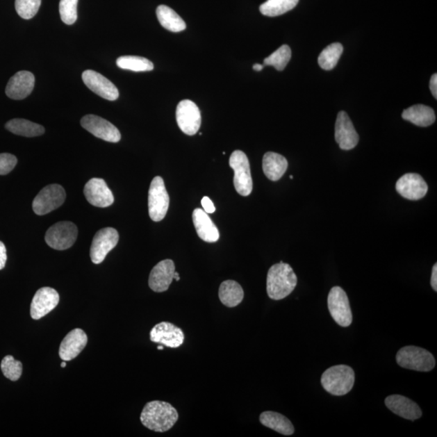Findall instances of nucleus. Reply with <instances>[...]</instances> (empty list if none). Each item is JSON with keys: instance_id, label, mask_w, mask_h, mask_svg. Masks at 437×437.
<instances>
[{"instance_id": "f257e3e1", "label": "nucleus", "mask_w": 437, "mask_h": 437, "mask_svg": "<svg viewBox=\"0 0 437 437\" xmlns=\"http://www.w3.org/2000/svg\"><path fill=\"white\" fill-rule=\"evenodd\" d=\"M179 412L169 402L151 401L147 402L141 412L140 421L147 429L165 433L178 422Z\"/></svg>"}, {"instance_id": "f03ea898", "label": "nucleus", "mask_w": 437, "mask_h": 437, "mask_svg": "<svg viewBox=\"0 0 437 437\" xmlns=\"http://www.w3.org/2000/svg\"><path fill=\"white\" fill-rule=\"evenodd\" d=\"M297 277L290 265L281 262L269 269L267 279L268 297L274 301L284 299L297 287Z\"/></svg>"}, {"instance_id": "7ed1b4c3", "label": "nucleus", "mask_w": 437, "mask_h": 437, "mask_svg": "<svg viewBox=\"0 0 437 437\" xmlns=\"http://www.w3.org/2000/svg\"><path fill=\"white\" fill-rule=\"evenodd\" d=\"M322 385L332 395L348 394L355 384V372L349 366L340 365L328 368L323 372Z\"/></svg>"}, {"instance_id": "20e7f679", "label": "nucleus", "mask_w": 437, "mask_h": 437, "mask_svg": "<svg viewBox=\"0 0 437 437\" xmlns=\"http://www.w3.org/2000/svg\"><path fill=\"white\" fill-rule=\"evenodd\" d=\"M396 361L402 368L418 372H430L436 366V360L431 353L415 346L401 348L397 353Z\"/></svg>"}, {"instance_id": "39448f33", "label": "nucleus", "mask_w": 437, "mask_h": 437, "mask_svg": "<svg viewBox=\"0 0 437 437\" xmlns=\"http://www.w3.org/2000/svg\"><path fill=\"white\" fill-rule=\"evenodd\" d=\"M229 165L234 171L233 184L237 192L248 196L253 190V180L248 157L242 151H234L230 156Z\"/></svg>"}, {"instance_id": "423d86ee", "label": "nucleus", "mask_w": 437, "mask_h": 437, "mask_svg": "<svg viewBox=\"0 0 437 437\" xmlns=\"http://www.w3.org/2000/svg\"><path fill=\"white\" fill-rule=\"evenodd\" d=\"M170 207V196L164 180L157 176L152 179L149 191V212L150 218L159 222L165 217Z\"/></svg>"}, {"instance_id": "0eeeda50", "label": "nucleus", "mask_w": 437, "mask_h": 437, "mask_svg": "<svg viewBox=\"0 0 437 437\" xmlns=\"http://www.w3.org/2000/svg\"><path fill=\"white\" fill-rule=\"evenodd\" d=\"M66 192L63 186L52 184L44 188L33 199V212L44 215L60 207L65 202Z\"/></svg>"}, {"instance_id": "6e6552de", "label": "nucleus", "mask_w": 437, "mask_h": 437, "mask_svg": "<svg viewBox=\"0 0 437 437\" xmlns=\"http://www.w3.org/2000/svg\"><path fill=\"white\" fill-rule=\"evenodd\" d=\"M78 236L76 225L70 221H62L51 226L46 233V242L56 250H65L72 247Z\"/></svg>"}, {"instance_id": "1a4fd4ad", "label": "nucleus", "mask_w": 437, "mask_h": 437, "mask_svg": "<svg viewBox=\"0 0 437 437\" xmlns=\"http://www.w3.org/2000/svg\"><path fill=\"white\" fill-rule=\"evenodd\" d=\"M328 308L331 315L338 325L347 327L352 322V313L349 299L340 287L331 288L328 296Z\"/></svg>"}, {"instance_id": "9d476101", "label": "nucleus", "mask_w": 437, "mask_h": 437, "mask_svg": "<svg viewBox=\"0 0 437 437\" xmlns=\"http://www.w3.org/2000/svg\"><path fill=\"white\" fill-rule=\"evenodd\" d=\"M119 240V233L114 228H105L98 231L93 238L91 245L92 262L100 264L104 261L107 254L116 247Z\"/></svg>"}, {"instance_id": "9b49d317", "label": "nucleus", "mask_w": 437, "mask_h": 437, "mask_svg": "<svg viewBox=\"0 0 437 437\" xmlns=\"http://www.w3.org/2000/svg\"><path fill=\"white\" fill-rule=\"evenodd\" d=\"M176 119L181 131L185 135H194L201 126V114L199 107L190 100L180 101L176 110Z\"/></svg>"}, {"instance_id": "f8f14e48", "label": "nucleus", "mask_w": 437, "mask_h": 437, "mask_svg": "<svg viewBox=\"0 0 437 437\" xmlns=\"http://www.w3.org/2000/svg\"><path fill=\"white\" fill-rule=\"evenodd\" d=\"M81 124L83 129L101 140L117 143L121 140V133L117 127L109 121L101 117L88 115L82 117Z\"/></svg>"}, {"instance_id": "ddd939ff", "label": "nucleus", "mask_w": 437, "mask_h": 437, "mask_svg": "<svg viewBox=\"0 0 437 437\" xmlns=\"http://www.w3.org/2000/svg\"><path fill=\"white\" fill-rule=\"evenodd\" d=\"M150 340L160 345L178 348L183 345L185 335L183 330L174 324L162 322L151 329Z\"/></svg>"}, {"instance_id": "4468645a", "label": "nucleus", "mask_w": 437, "mask_h": 437, "mask_svg": "<svg viewBox=\"0 0 437 437\" xmlns=\"http://www.w3.org/2000/svg\"><path fill=\"white\" fill-rule=\"evenodd\" d=\"M85 85L91 91L108 101H115L119 97L117 87L101 74L92 70H87L82 74Z\"/></svg>"}, {"instance_id": "2eb2a0df", "label": "nucleus", "mask_w": 437, "mask_h": 437, "mask_svg": "<svg viewBox=\"0 0 437 437\" xmlns=\"http://www.w3.org/2000/svg\"><path fill=\"white\" fill-rule=\"evenodd\" d=\"M60 302V295L56 289L45 287L39 289L34 295L31 307V317L39 320L56 308Z\"/></svg>"}, {"instance_id": "dca6fc26", "label": "nucleus", "mask_w": 437, "mask_h": 437, "mask_svg": "<svg viewBox=\"0 0 437 437\" xmlns=\"http://www.w3.org/2000/svg\"><path fill=\"white\" fill-rule=\"evenodd\" d=\"M396 190L406 199L419 200L428 193L429 186L420 174L409 173L397 180Z\"/></svg>"}, {"instance_id": "f3484780", "label": "nucleus", "mask_w": 437, "mask_h": 437, "mask_svg": "<svg viewBox=\"0 0 437 437\" xmlns=\"http://www.w3.org/2000/svg\"><path fill=\"white\" fill-rule=\"evenodd\" d=\"M336 140L343 150H352L359 143L354 125L345 111L338 113L336 122Z\"/></svg>"}, {"instance_id": "a211bd4d", "label": "nucleus", "mask_w": 437, "mask_h": 437, "mask_svg": "<svg viewBox=\"0 0 437 437\" xmlns=\"http://www.w3.org/2000/svg\"><path fill=\"white\" fill-rule=\"evenodd\" d=\"M88 202L97 208H107L114 204L115 197L112 191L101 179H92L83 189Z\"/></svg>"}, {"instance_id": "6ab92c4d", "label": "nucleus", "mask_w": 437, "mask_h": 437, "mask_svg": "<svg viewBox=\"0 0 437 437\" xmlns=\"http://www.w3.org/2000/svg\"><path fill=\"white\" fill-rule=\"evenodd\" d=\"M175 265L173 260L165 259L151 270L149 284L152 291L164 292L174 281Z\"/></svg>"}, {"instance_id": "aec40b11", "label": "nucleus", "mask_w": 437, "mask_h": 437, "mask_svg": "<svg viewBox=\"0 0 437 437\" xmlns=\"http://www.w3.org/2000/svg\"><path fill=\"white\" fill-rule=\"evenodd\" d=\"M34 85H35V77L33 74L22 71L15 74L10 79L5 92L13 100H23L31 94Z\"/></svg>"}, {"instance_id": "412c9836", "label": "nucleus", "mask_w": 437, "mask_h": 437, "mask_svg": "<svg viewBox=\"0 0 437 437\" xmlns=\"http://www.w3.org/2000/svg\"><path fill=\"white\" fill-rule=\"evenodd\" d=\"M88 343L86 333L81 329H74L63 338L60 347V356L63 361L75 359L85 349Z\"/></svg>"}, {"instance_id": "4be33fe9", "label": "nucleus", "mask_w": 437, "mask_h": 437, "mask_svg": "<svg viewBox=\"0 0 437 437\" xmlns=\"http://www.w3.org/2000/svg\"><path fill=\"white\" fill-rule=\"evenodd\" d=\"M385 402L393 413L402 418L409 420L421 418L422 411L420 406L409 397L399 395H390L386 397Z\"/></svg>"}, {"instance_id": "5701e85b", "label": "nucleus", "mask_w": 437, "mask_h": 437, "mask_svg": "<svg viewBox=\"0 0 437 437\" xmlns=\"http://www.w3.org/2000/svg\"><path fill=\"white\" fill-rule=\"evenodd\" d=\"M192 218L199 238L208 243L217 242L220 238L219 230L205 211L200 208L195 209Z\"/></svg>"}, {"instance_id": "b1692460", "label": "nucleus", "mask_w": 437, "mask_h": 437, "mask_svg": "<svg viewBox=\"0 0 437 437\" xmlns=\"http://www.w3.org/2000/svg\"><path fill=\"white\" fill-rule=\"evenodd\" d=\"M288 166L286 157L276 152L269 151L263 156L264 174L271 181H277L282 178Z\"/></svg>"}, {"instance_id": "393cba45", "label": "nucleus", "mask_w": 437, "mask_h": 437, "mask_svg": "<svg viewBox=\"0 0 437 437\" xmlns=\"http://www.w3.org/2000/svg\"><path fill=\"white\" fill-rule=\"evenodd\" d=\"M402 119L418 126L426 127L434 124L436 121L435 112L431 107L424 105L412 106L402 112Z\"/></svg>"}, {"instance_id": "a878e982", "label": "nucleus", "mask_w": 437, "mask_h": 437, "mask_svg": "<svg viewBox=\"0 0 437 437\" xmlns=\"http://www.w3.org/2000/svg\"><path fill=\"white\" fill-rule=\"evenodd\" d=\"M259 420L267 428L271 429L284 436L294 434V426L287 417L274 411H265L260 415Z\"/></svg>"}, {"instance_id": "bb28decb", "label": "nucleus", "mask_w": 437, "mask_h": 437, "mask_svg": "<svg viewBox=\"0 0 437 437\" xmlns=\"http://www.w3.org/2000/svg\"><path fill=\"white\" fill-rule=\"evenodd\" d=\"M219 298L226 307L234 308L243 301V288L238 282L226 281L220 284Z\"/></svg>"}, {"instance_id": "cd10ccee", "label": "nucleus", "mask_w": 437, "mask_h": 437, "mask_svg": "<svg viewBox=\"0 0 437 437\" xmlns=\"http://www.w3.org/2000/svg\"><path fill=\"white\" fill-rule=\"evenodd\" d=\"M156 16L161 26L167 31L179 33L185 31L186 24L174 10L165 5H160L156 9Z\"/></svg>"}, {"instance_id": "c85d7f7f", "label": "nucleus", "mask_w": 437, "mask_h": 437, "mask_svg": "<svg viewBox=\"0 0 437 437\" xmlns=\"http://www.w3.org/2000/svg\"><path fill=\"white\" fill-rule=\"evenodd\" d=\"M5 127L12 133L24 137H36L45 133V129L42 126L22 119L10 120Z\"/></svg>"}, {"instance_id": "c756f323", "label": "nucleus", "mask_w": 437, "mask_h": 437, "mask_svg": "<svg viewBox=\"0 0 437 437\" xmlns=\"http://www.w3.org/2000/svg\"><path fill=\"white\" fill-rule=\"evenodd\" d=\"M299 0H267L260 6V12L264 16L278 17L291 11L297 6Z\"/></svg>"}, {"instance_id": "7c9ffc66", "label": "nucleus", "mask_w": 437, "mask_h": 437, "mask_svg": "<svg viewBox=\"0 0 437 437\" xmlns=\"http://www.w3.org/2000/svg\"><path fill=\"white\" fill-rule=\"evenodd\" d=\"M343 47L340 43H332L320 53L318 57V65L323 70L331 71L337 65L342 56Z\"/></svg>"}, {"instance_id": "2f4dec72", "label": "nucleus", "mask_w": 437, "mask_h": 437, "mask_svg": "<svg viewBox=\"0 0 437 437\" xmlns=\"http://www.w3.org/2000/svg\"><path fill=\"white\" fill-rule=\"evenodd\" d=\"M116 63L121 69L135 72H150L154 69V63L147 58L139 56H122L117 58Z\"/></svg>"}, {"instance_id": "473e14b6", "label": "nucleus", "mask_w": 437, "mask_h": 437, "mask_svg": "<svg viewBox=\"0 0 437 437\" xmlns=\"http://www.w3.org/2000/svg\"><path fill=\"white\" fill-rule=\"evenodd\" d=\"M292 57V51L288 45H283L265 58L264 66H273L277 71H283L286 67Z\"/></svg>"}, {"instance_id": "72a5a7b5", "label": "nucleus", "mask_w": 437, "mask_h": 437, "mask_svg": "<svg viewBox=\"0 0 437 437\" xmlns=\"http://www.w3.org/2000/svg\"><path fill=\"white\" fill-rule=\"evenodd\" d=\"M1 370L8 379L17 381L22 374V363L15 360L13 356H5L1 362Z\"/></svg>"}, {"instance_id": "f704fd0d", "label": "nucleus", "mask_w": 437, "mask_h": 437, "mask_svg": "<svg viewBox=\"0 0 437 437\" xmlns=\"http://www.w3.org/2000/svg\"><path fill=\"white\" fill-rule=\"evenodd\" d=\"M41 3L42 0H16L15 8L19 17L29 19L38 13Z\"/></svg>"}, {"instance_id": "c9c22d12", "label": "nucleus", "mask_w": 437, "mask_h": 437, "mask_svg": "<svg viewBox=\"0 0 437 437\" xmlns=\"http://www.w3.org/2000/svg\"><path fill=\"white\" fill-rule=\"evenodd\" d=\"M78 1L79 0H60V17L63 23L68 26L76 22Z\"/></svg>"}, {"instance_id": "e433bc0d", "label": "nucleus", "mask_w": 437, "mask_h": 437, "mask_svg": "<svg viewBox=\"0 0 437 437\" xmlns=\"http://www.w3.org/2000/svg\"><path fill=\"white\" fill-rule=\"evenodd\" d=\"M17 164L16 156L10 154H0V175H6L12 172Z\"/></svg>"}, {"instance_id": "4c0bfd02", "label": "nucleus", "mask_w": 437, "mask_h": 437, "mask_svg": "<svg viewBox=\"0 0 437 437\" xmlns=\"http://www.w3.org/2000/svg\"><path fill=\"white\" fill-rule=\"evenodd\" d=\"M201 204H202L206 213H214L215 212V208L213 201L207 197V196H205V197L203 198L202 201H201Z\"/></svg>"}, {"instance_id": "58836bf2", "label": "nucleus", "mask_w": 437, "mask_h": 437, "mask_svg": "<svg viewBox=\"0 0 437 437\" xmlns=\"http://www.w3.org/2000/svg\"><path fill=\"white\" fill-rule=\"evenodd\" d=\"M7 259L6 247H5V245L2 242H0V270H3L5 267Z\"/></svg>"}, {"instance_id": "ea45409f", "label": "nucleus", "mask_w": 437, "mask_h": 437, "mask_svg": "<svg viewBox=\"0 0 437 437\" xmlns=\"http://www.w3.org/2000/svg\"><path fill=\"white\" fill-rule=\"evenodd\" d=\"M430 90L433 93V96L437 98V75L434 74L430 80Z\"/></svg>"}, {"instance_id": "a19ab883", "label": "nucleus", "mask_w": 437, "mask_h": 437, "mask_svg": "<svg viewBox=\"0 0 437 437\" xmlns=\"http://www.w3.org/2000/svg\"><path fill=\"white\" fill-rule=\"evenodd\" d=\"M431 286L435 292L437 291V265H434L433 272H431Z\"/></svg>"}, {"instance_id": "79ce46f5", "label": "nucleus", "mask_w": 437, "mask_h": 437, "mask_svg": "<svg viewBox=\"0 0 437 437\" xmlns=\"http://www.w3.org/2000/svg\"><path fill=\"white\" fill-rule=\"evenodd\" d=\"M263 68H264V65H258V63H256V65H254L253 66V69L256 72H261L263 69Z\"/></svg>"}, {"instance_id": "37998d69", "label": "nucleus", "mask_w": 437, "mask_h": 437, "mask_svg": "<svg viewBox=\"0 0 437 437\" xmlns=\"http://www.w3.org/2000/svg\"><path fill=\"white\" fill-rule=\"evenodd\" d=\"M174 279H175L176 281H180V277L178 272H174Z\"/></svg>"}, {"instance_id": "c03bdc74", "label": "nucleus", "mask_w": 437, "mask_h": 437, "mask_svg": "<svg viewBox=\"0 0 437 437\" xmlns=\"http://www.w3.org/2000/svg\"><path fill=\"white\" fill-rule=\"evenodd\" d=\"M67 361H63V362L61 364V367L62 368H65L67 366Z\"/></svg>"}, {"instance_id": "a18cd8bd", "label": "nucleus", "mask_w": 437, "mask_h": 437, "mask_svg": "<svg viewBox=\"0 0 437 437\" xmlns=\"http://www.w3.org/2000/svg\"><path fill=\"white\" fill-rule=\"evenodd\" d=\"M157 349H158V350H163L164 349V346L160 345V346L157 347Z\"/></svg>"}, {"instance_id": "49530a36", "label": "nucleus", "mask_w": 437, "mask_h": 437, "mask_svg": "<svg viewBox=\"0 0 437 437\" xmlns=\"http://www.w3.org/2000/svg\"><path fill=\"white\" fill-rule=\"evenodd\" d=\"M290 179H293V176L292 175L290 176Z\"/></svg>"}]
</instances>
